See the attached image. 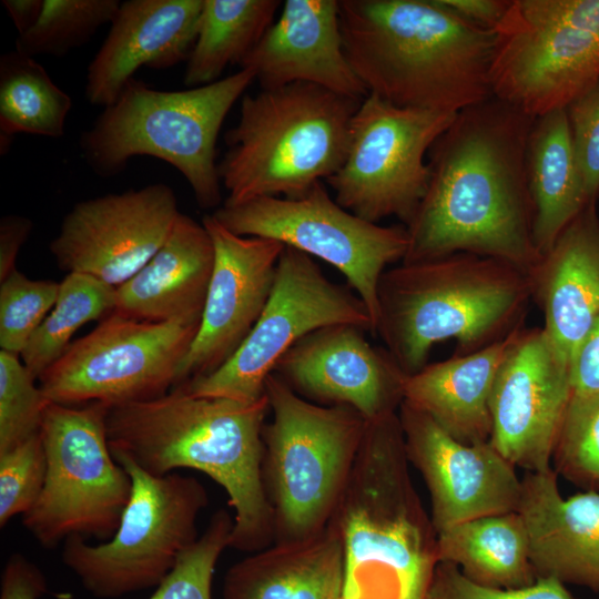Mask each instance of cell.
I'll return each instance as SVG.
<instances>
[{
  "instance_id": "obj_34",
  "label": "cell",
  "mask_w": 599,
  "mask_h": 599,
  "mask_svg": "<svg viewBox=\"0 0 599 599\" xmlns=\"http://www.w3.org/2000/svg\"><path fill=\"white\" fill-rule=\"evenodd\" d=\"M551 463L558 476L599 493V392L571 395Z\"/></svg>"
},
{
  "instance_id": "obj_2",
  "label": "cell",
  "mask_w": 599,
  "mask_h": 599,
  "mask_svg": "<svg viewBox=\"0 0 599 599\" xmlns=\"http://www.w3.org/2000/svg\"><path fill=\"white\" fill-rule=\"evenodd\" d=\"M265 394L255 402L194 396L176 386L144 402L109 406L113 457L152 475L177 468L204 473L224 488L234 509L230 547L256 552L274 541L273 514L262 475Z\"/></svg>"
},
{
  "instance_id": "obj_27",
  "label": "cell",
  "mask_w": 599,
  "mask_h": 599,
  "mask_svg": "<svg viewBox=\"0 0 599 599\" xmlns=\"http://www.w3.org/2000/svg\"><path fill=\"white\" fill-rule=\"evenodd\" d=\"M344 548L329 522L318 535L273 544L233 565L224 577V599H342Z\"/></svg>"
},
{
  "instance_id": "obj_13",
  "label": "cell",
  "mask_w": 599,
  "mask_h": 599,
  "mask_svg": "<svg viewBox=\"0 0 599 599\" xmlns=\"http://www.w3.org/2000/svg\"><path fill=\"white\" fill-rule=\"evenodd\" d=\"M212 215L236 235L275 240L334 266L365 304L375 335L379 281L389 264L406 255L405 226H382L356 216L323 182L300 197L223 204Z\"/></svg>"
},
{
  "instance_id": "obj_6",
  "label": "cell",
  "mask_w": 599,
  "mask_h": 599,
  "mask_svg": "<svg viewBox=\"0 0 599 599\" xmlns=\"http://www.w3.org/2000/svg\"><path fill=\"white\" fill-rule=\"evenodd\" d=\"M362 100L311 83L243 97L217 163L224 205L258 197H300L342 166Z\"/></svg>"
},
{
  "instance_id": "obj_16",
  "label": "cell",
  "mask_w": 599,
  "mask_h": 599,
  "mask_svg": "<svg viewBox=\"0 0 599 599\" xmlns=\"http://www.w3.org/2000/svg\"><path fill=\"white\" fill-rule=\"evenodd\" d=\"M180 213L174 191L164 183L83 200L63 217L49 248L67 274L118 287L158 252Z\"/></svg>"
},
{
  "instance_id": "obj_1",
  "label": "cell",
  "mask_w": 599,
  "mask_h": 599,
  "mask_svg": "<svg viewBox=\"0 0 599 599\" xmlns=\"http://www.w3.org/2000/svg\"><path fill=\"white\" fill-rule=\"evenodd\" d=\"M535 118L495 98L458 112L428 152L427 191L402 263L470 253L530 273L540 260L527 146Z\"/></svg>"
},
{
  "instance_id": "obj_14",
  "label": "cell",
  "mask_w": 599,
  "mask_h": 599,
  "mask_svg": "<svg viewBox=\"0 0 599 599\" xmlns=\"http://www.w3.org/2000/svg\"><path fill=\"white\" fill-rule=\"evenodd\" d=\"M457 113L397 106L368 93L353 115L345 160L326 180L334 200L372 223L412 220L428 186L425 156Z\"/></svg>"
},
{
  "instance_id": "obj_39",
  "label": "cell",
  "mask_w": 599,
  "mask_h": 599,
  "mask_svg": "<svg viewBox=\"0 0 599 599\" xmlns=\"http://www.w3.org/2000/svg\"><path fill=\"white\" fill-rule=\"evenodd\" d=\"M423 599H576L566 585L538 578L532 585L502 589L478 585L450 562H438Z\"/></svg>"
},
{
  "instance_id": "obj_29",
  "label": "cell",
  "mask_w": 599,
  "mask_h": 599,
  "mask_svg": "<svg viewBox=\"0 0 599 599\" xmlns=\"http://www.w3.org/2000/svg\"><path fill=\"white\" fill-rule=\"evenodd\" d=\"M437 559L486 587L515 589L537 580L518 511L475 518L437 534Z\"/></svg>"
},
{
  "instance_id": "obj_43",
  "label": "cell",
  "mask_w": 599,
  "mask_h": 599,
  "mask_svg": "<svg viewBox=\"0 0 599 599\" xmlns=\"http://www.w3.org/2000/svg\"><path fill=\"white\" fill-rule=\"evenodd\" d=\"M32 221L21 215H6L0 220V281L16 270V260L32 231Z\"/></svg>"
},
{
  "instance_id": "obj_22",
  "label": "cell",
  "mask_w": 599,
  "mask_h": 599,
  "mask_svg": "<svg viewBox=\"0 0 599 599\" xmlns=\"http://www.w3.org/2000/svg\"><path fill=\"white\" fill-rule=\"evenodd\" d=\"M203 0H128L88 68L85 97L112 104L142 67L167 69L187 61Z\"/></svg>"
},
{
  "instance_id": "obj_20",
  "label": "cell",
  "mask_w": 599,
  "mask_h": 599,
  "mask_svg": "<svg viewBox=\"0 0 599 599\" xmlns=\"http://www.w3.org/2000/svg\"><path fill=\"white\" fill-rule=\"evenodd\" d=\"M363 331L352 324L315 329L281 357L273 373L303 398L349 406L366 422L397 413L407 375Z\"/></svg>"
},
{
  "instance_id": "obj_26",
  "label": "cell",
  "mask_w": 599,
  "mask_h": 599,
  "mask_svg": "<svg viewBox=\"0 0 599 599\" xmlns=\"http://www.w3.org/2000/svg\"><path fill=\"white\" fill-rule=\"evenodd\" d=\"M522 329L477 352L427 364L406 376L403 402L426 414L459 443L489 441L493 385Z\"/></svg>"
},
{
  "instance_id": "obj_3",
  "label": "cell",
  "mask_w": 599,
  "mask_h": 599,
  "mask_svg": "<svg viewBox=\"0 0 599 599\" xmlns=\"http://www.w3.org/2000/svg\"><path fill=\"white\" fill-rule=\"evenodd\" d=\"M347 60L368 93L397 106L458 113L493 97V30L444 0H341Z\"/></svg>"
},
{
  "instance_id": "obj_33",
  "label": "cell",
  "mask_w": 599,
  "mask_h": 599,
  "mask_svg": "<svg viewBox=\"0 0 599 599\" xmlns=\"http://www.w3.org/2000/svg\"><path fill=\"white\" fill-rule=\"evenodd\" d=\"M120 4L118 0H43L37 23L18 37L16 49L32 58L62 57L111 23Z\"/></svg>"
},
{
  "instance_id": "obj_10",
  "label": "cell",
  "mask_w": 599,
  "mask_h": 599,
  "mask_svg": "<svg viewBox=\"0 0 599 599\" xmlns=\"http://www.w3.org/2000/svg\"><path fill=\"white\" fill-rule=\"evenodd\" d=\"M108 409L103 403L50 402L44 410L40 435L47 476L22 525L45 548L73 536L105 541L119 527L132 480L111 453Z\"/></svg>"
},
{
  "instance_id": "obj_17",
  "label": "cell",
  "mask_w": 599,
  "mask_h": 599,
  "mask_svg": "<svg viewBox=\"0 0 599 599\" xmlns=\"http://www.w3.org/2000/svg\"><path fill=\"white\" fill-rule=\"evenodd\" d=\"M571 395L569 362L542 327L524 328L493 385L489 441L515 467L550 469Z\"/></svg>"
},
{
  "instance_id": "obj_5",
  "label": "cell",
  "mask_w": 599,
  "mask_h": 599,
  "mask_svg": "<svg viewBox=\"0 0 599 599\" xmlns=\"http://www.w3.org/2000/svg\"><path fill=\"white\" fill-rule=\"evenodd\" d=\"M378 335L408 376L432 347L457 343L455 355L494 344L519 327L531 297L529 274L491 257L455 253L386 270L378 285Z\"/></svg>"
},
{
  "instance_id": "obj_7",
  "label": "cell",
  "mask_w": 599,
  "mask_h": 599,
  "mask_svg": "<svg viewBox=\"0 0 599 599\" xmlns=\"http://www.w3.org/2000/svg\"><path fill=\"white\" fill-rule=\"evenodd\" d=\"M255 80L241 68L213 83L162 91L131 79L118 99L81 134L80 148L100 176L119 174L134 156H153L174 166L202 209L221 203L216 140L225 116Z\"/></svg>"
},
{
  "instance_id": "obj_11",
  "label": "cell",
  "mask_w": 599,
  "mask_h": 599,
  "mask_svg": "<svg viewBox=\"0 0 599 599\" xmlns=\"http://www.w3.org/2000/svg\"><path fill=\"white\" fill-rule=\"evenodd\" d=\"M580 0H510L493 30V95L539 118L599 81V33Z\"/></svg>"
},
{
  "instance_id": "obj_19",
  "label": "cell",
  "mask_w": 599,
  "mask_h": 599,
  "mask_svg": "<svg viewBox=\"0 0 599 599\" xmlns=\"http://www.w3.org/2000/svg\"><path fill=\"white\" fill-rule=\"evenodd\" d=\"M202 223L213 242L214 265L179 385L213 373L238 349L268 301L285 247L275 240L236 235L212 214Z\"/></svg>"
},
{
  "instance_id": "obj_12",
  "label": "cell",
  "mask_w": 599,
  "mask_h": 599,
  "mask_svg": "<svg viewBox=\"0 0 599 599\" xmlns=\"http://www.w3.org/2000/svg\"><path fill=\"white\" fill-rule=\"evenodd\" d=\"M202 315L144 322L116 313L70 344L38 378L43 395L61 405L144 402L180 383V368Z\"/></svg>"
},
{
  "instance_id": "obj_30",
  "label": "cell",
  "mask_w": 599,
  "mask_h": 599,
  "mask_svg": "<svg viewBox=\"0 0 599 599\" xmlns=\"http://www.w3.org/2000/svg\"><path fill=\"white\" fill-rule=\"evenodd\" d=\"M281 6L280 0H203L184 84L213 83L227 65L241 64L273 24Z\"/></svg>"
},
{
  "instance_id": "obj_41",
  "label": "cell",
  "mask_w": 599,
  "mask_h": 599,
  "mask_svg": "<svg viewBox=\"0 0 599 599\" xmlns=\"http://www.w3.org/2000/svg\"><path fill=\"white\" fill-rule=\"evenodd\" d=\"M47 592L41 569L23 555H11L2 571L0 599H40Z\"/></svg>"
},
{
  "instance_id": "obj_32",
  "label": "cell",
  "mask_w": 599,
  "mask_h": 599,
  "mask_svg": "<svg viewBox=\"0 0 599 599\" xmlns=\"http://www.w3.org/2000/svg\"><path fill=\"white\" fill-rule=\"evenodd\" d=\"M115 291L116 287L87 274L65 275L54 306L20 355L35 379L63 355L80 327L113 313Z\"/></svg>"
},
{
  "instance_id": "obj_42",
  "label": "cell",
  "mask_w": 599,
  "mask_h": 599,
  "mask_svg": "<svg viewBox=\"0 0 599 599\" xmlns=\"http://www.w3.org/2000/svg\"><path fill=\"white\" fill-rule=\"evenodd\" d=\"M570 379L572 394L599 392V315L571 358Z\"/></svg>"
},
{
  "instance_id": "obj_37",
  "label": "cell",
  "mask_w": 599,
  "mask_h": 599,
  "mask_svg": "<svg viewBox=\"0 0 599 599\" xmlns=\"http://www.w3.org/2000/svg\"><path fill=\"white\" fill-rule=\"evenodd\" d=\"M18 355L0 352V453L40 433L50 400Z\"/></svg>"
},
{
  "instance_id": "obj_28",
  "label": "cell",
  "mask_w": 599,
  "mask_h": 599,
  "mask_svg": "<svg viewBox=\"0 0 599 599\" xmlns=\"http://www.w3.org/2000/svg\"><path fill=\"white\" fill-rule=\"evenodd\" d=\"M534 206L532 238L540 256L589 204L576 160L567 109L536 118L527 146Z\"/></svg>"
},
{
  "instance_id": "obj_38",
  "label": "cell",
  "mask_w": 599,
  "mask_h": 599,
  "mask_svg": "<svg viewBox=\"0 0 599 599\" xmlns=\"http://www.w3.org/2000/svg\"><path fill=\"white\" fill-rule=\"evenodd\" d=\"M47 476V455L40 433L0 453V527L23 516L37 502Z\"/></svg>"
},
{
  "instance_id": "obj_9",
  "label": "cell",
  "mask_w": 599,
  "mask_h": 599,
  "mask_svg": "<svg viewBox=\"0 0 599 599\" xmlns=\"http://www.w3.org/2000/svg\"><path fill=\"white\" fill-rule=\"evenodd\" d=\"M114 459L132 480L116 531L98 545L70 537L62 550L64 565L98 598L158 587L200 537L196 520L209 504L205 488L193 477L156 476L125 457Z\"/></svg>"
},
{
  "instance_id": "obj_40",
  "label": "cell",
  "mask_w": 599,
  "mask_h": 599,
  "mask_svg": "<svg viewBox=\"0 0 599 599\" xmlns=\"http://www.w3.org/2000/svg\"><path fill=\"white\" fill-rule=\"evenodd\" d=\"M571 140L589 202L599 196V81L567 108Z\"/></svg>"
},
{
  "instance_id": "obj_8",
  "label": "cell",
  "mask_w": 599,
  "mask_h": 599,
  "mask_svg": "<svg viewBox=\"0 0 599 599\" xmlns=\"http://www.w3.org/2000/svg\"><path fill=\"white\" fill-rule=\"evenodd\" d=\"M273 419L264 425L262 475L273 544L309 539L329 524L358 454L366 420L346 405H316L272 373Z\"/></svg>"
},
{
  "instance_id": "obj_15",
  "label": "cell",
  "mask_w": 599,
  "mask_h": 599,
  "mask_svg": "<svg viewBox=\"0 0 599 599\" xmlns=\"http://www.w3.org/2000/svg\"><path fill=\"white\" fill-rule=\"evenodd\" d=\"M335 324L373 334L363 301L331 282L312 256L285 246L268 301L238 349L213 373L177 386L194 396L255 402L265 396L267 377L295 343Z\"/></svg>"
},
{
  "instance_id": "obj_18",
  "label": "cell",
  "mask_w": 599,
  "mask_h": 599,
  "mask_svg": "<svg viewBox=\"0 0 599 599\" xmlns=\"http://www.w3.org/2000/svg\"><path fill=\"white\" fill-rule=\"evenodd\" d=\"M398 416L408 460L429 493L436 535L467 520L518 510L521 479L490 441L459 443L406 402Z\"/></svg>"
},
{
  "instance_id": "obj_23",
  "label": "cell",
  "mask_w": 599,
  "mask_h": 599,
  "mask_svg": "<svg viewBox=\"0 0 599 599\" xmlns=\"http://www.w3.org/2000/svg\"><path fill=\"white\" fill-rule=\"evenodd\" d=\"M526 526L536 577L599 592V493L564 498L551 467L526 471L517 510Z\"/></svg>"
},
{
  "instance_id": "obj_44",
  "label": "cell",
  "mask_w": 599,
  "mask_h": 599,
  "mask_svg": "<svg viewBox=\"0 0 599 599\" xmlns=\"http://www.w3.org/2000/svg\"><path fill=\"white\" fill-rule=\"evenodd\" d=\"M444 2L467 21L494 30L506 13L510 0H444Z\"/></svg>"
},
{
  "instance_id": "obj_35",
  "label": "cell",
  "mask_w": 599,
  "mask_h": 599,
  "mask_svg": "<svg viewBox=\"0 0 599 599\" xmlns=\"http://www.w3.org/2000/svg\"><path fill=\"white\" fill-rule=\"evenodd\" d=\"M234 519L226 510L215 511L203 534L181 555L149 599H212L215 565L230 547Z\"/></svg>"
},
{
  "instance_id": "obj_25",
  "label": "cell",
  "mask_w": 599,
  "mask_h": 599,
  "mask_svg": "<svg viewBox=\"0 0 599 599\" xmlns=\"http://www.w3.org/2000/svg\"><path fill=\"white\" fill-rule=\"evenodd\" d=\"M213 265L205 226L180 213L158 252L116 287L113 313L156 323L202 315Z\"/></svg>"
},
{
  "instance_id": "obj_36",
  "label": "cell",
  "mask_w": 599,
  "mask_h": 599,
  "mask_svg": "<svg viewBox=\"0 0 599 599\" xmlns=\"http://www.w3.org/2000/svg\"><path fill=\"white\" fill-rule=\"evenodd\" d=\"M60 282L31 280L13 270L0 285L1 351L20 356L40 324L50 313Z\"/></svg>"
},
{
  "instance_id": "obj_24",
  "label": "cell",
  "mask_w": 599,
  "mask_h": 599,
  "mask_svg": "<svg viewBox=\"0 0 599 599\" xmlns=\"http://www.w3.org/2000/svg\"><path fill=\"white\" fill-rule=\"evenodd\" d=\"M545 332L571 363L599 315V216L589 203L529 273Z\"/></svg>"
},
{
  "instance_id": "obj_4",
  "label": "cell",
  "mask_w": 599,
  "mask_h": 599,
  "mask_svg": "<svg viewBox=\"0 0 599 599\" xmlns=\"http://www.w3.org/2000/svg\"><path fill=\"white\" fill-rule=\"evenodd\" d=\"M398 412L366 423L329 522L345 559L342 599H423L437 535L410 479Z\"/></svg>"
},
{
  "instance_id": "obj_31",
  "label": "cell",
  "mask_w": 599,
  "mask_h": 599,
  "mask_svg": "<svg viewBox=\"0 0 599 599\" xmlns=\"http://www.w3.org/2000/svg\"><path fill=\"white\" fill-rule=\"evenodd\" d=\"M70 95L44 68L16 48L0 58V150L6 153L18 133L47 138L64 134Z\"/></svg>"
},
{
  "instance_id": "obj_21",
  "label": "cell",
  "mask_w": 599,
  "mask_h": 599,
  "mask_svg": "<svg viewBox=\"0 0 599 599\" xmlns=\"http://www.w3.org/2000/svg\"><path fill=\"white\" fill-rule=\"evenodd\" d=\"M240 67L263 90L302 82L357 100L368 94L344 51L337 0H286Z\"/></svg>"
},
{
  "instance_id": "obj_45",
  "label": "cell",
  "mask_w": 599,
  "mask_h": 599,
  "mask_svg": "<svg viewBox=\"0 0 599 599\" xmlns=\"http://www.w3.org/2000/svg\"><path fill=\"white\" fill-rule=\"evenodd\" d=\"M1 3L19 35L28 32L37 23L43 9V0H3Z\"/></svg>"
}]
</instances>
